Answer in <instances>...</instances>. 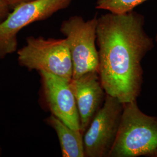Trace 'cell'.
Listing matches in <instances>:
<instances>
[{
  "instance_id": "1",
  "label": "cell",
  "mask_w": 157,
  "mask_h": 157,
  "mask_svg": "<svg viewBox=\"0 0 157 157\" xmlns=\"http://www.w3.org/2000/svg\"><path fill=\"white\" fill-rule=\"evenodd\" d=\"M140 13L108 12L97 17L98 71L107 94L122 103L137 100L143 83V59L154 47Z\"/></svg>"
},
{
  "instance_id": "2",
  "label": "cell",
  "mask_w": 157,
  "mask_h": 157,
  "mask_svg": "<svg viewBox=\"0 0 157 157\" xmlns=\"http://www.w3.org/2000/svg\"><path fill=\"white\" fill-rule=\"evenodd\" d=\"M157 149V116L143 112L137 100L124 103L118 135L108 157H150Z\"/></svg>"
},
{
  "instance_id": "3",
  "label": "cell",
  "mask_w": 157,
  "mask_h": 157,
  "mask_svg": "<svg viewBox=\"0 0 157 157\" xmlns=\"http://www.w3.org/2000/svg\"><path fill=\"white\" fill-rule=\"evenodd\" d=\"M19 64L29 71L52 73L71 81L73 65L67 40L29 37L17 51Z\"/></svg>"
},
{
  "instance_id": "4",
  "label": "cell",
  "mask_w": 157,
  "mask_h": 157,
  "mask_svg": "<svg viewBox=\"0 0 157 157\" xmlns=\"http://www.w3.org/2000/svg\"><path fill=\"white\" fill-rule=\"evenodd\" d=\"M97 17L85 21L74 15L62 22L60 32L65 37L73 65L72 78L97 72L98 54L96 44Z\"/></svg>"
},
{
  "instance_id": "5",
  "label": "cell",
  "mask_w": 157,
  "mask_h": 157,
  "mask_svg": "<svg viewBox=\"0 0 157 157\" xmlns=\"http://www.w3.org/2000/svg\"><path fill=\"white\" fill-rule=\"evenodd\" d=\"M73 0H32L17 6L0 23V59L17 50V35L32 23L67 8Z\"/></svg>"
},
{
  "instance_id": "6",
  "label": "cell",
  "mask_w": 157,
  "mask_h": 157,
  "mask_svg": "<svg viewBox=\"0 0 157 157\" xmlns=\"http://www.w3.org/2000/svg\"><path fill=\"white\" fill-rule=\"evenodd\" d=\"M124 103L107 94L100 110L83 135L85 157H108L117 139Z\"/></svg>"
},
{
  "instance_id": "7",
  "label": "cell",
  "mask_w": 157,
  "mask_h": 157,
  "mask_svg": "<svg viewBox=\"0 0 157 157\" xmlns=\"http://www.w3.org/2000/svg\"><path fill=\"white\" fill-rule=\"evenodd\" d=\"M39 73L43 98L51 114L71 128L81 131L78 109L71 81L52 73Z\"/></svg>"
},
{
  "instance_id": "8",
  "label": "cell",
  "mask_w": 157,
  "mask_h": 157,
  "mask_svg": "<svg viewBox=\"0 0 157 157\" xmlns=\"http://www.w3.org/2000/svg\"><path fill=\"white\" fill-rule=\"evenodd\" d=\"M71 86L78 109L81 132L84 135L95 115L103 106L107 93L97 72L72 78Z\"/></svg>"
},
{
  "instance_id": "9",
  "label": "cell",
  "mask_w": 157,
  "mask_h": 157,
  "mask_svg": "<svg viewBox=\"0 0 157 157\" xmlns=\"http://www.w3.org/2000/svg\"><path fill=\"white\" fill-rule=\"evenodd\" d=\"M45 122L56 132L62 157H85L83 134L80 130L71 128L52 114Z\"/></svg>"
},
{
  "instance_id": "10",
  "label": "cell",
  "mask_w": 157,
  "mask_h": 157,
  "mask_svg": "<svg viewBox=\"0 0 157 157\" xmlns=\"http://www.w3.org/2000/svg\"><path fill=\"white\" fill-rule=\"evenodd\" d=\"M148 0H97L95 8L117 14L132 11L135 8Z\"/></svg>"
},
{
  "instance_id": "11",
  "label": "cell",
  "mask_w": 157,
  "mask_h": 157,
  "mask_svg": "<svg viewBox=\"0 0 157 157\" xmlns=\"http://www.w3.org/2000/svg\"><path fill=\"white\" fill-rule=\"evenodd\" d=\"M11 7L4 0H0V23L2 22L11 12Z\"/></svg>"
},
{
  "instance_id": "12",
  "label": "cell",
  "mask_w": 157,
  "mask_h": 157,
  "mask_svg": "<svg viewBox=\"0 0 157 157\" xmlns=\"http://www.w3.org/2000/svg\"><path fill=\"white\" fill-rule=\"evenodd\" d=\"M4 1L11 7V9H13L17 6H19L23 3L29 2L32 0H4Z\"/></svg>"
},
{
  "instance_id": "13",
  "label": "cell",
  "mask_w": 157,
  "mask_h": 157,
  "mask_svg": "<svg viewBox=\"0 0 157 157\" xmlns=\"http://www.w3.org/2000/svg\"><path fill=\"white\" fill-rule=\"evenodd\" d=\"M149 157H157V149L153 153H152Z\"/></svg>"
},
{
  "instance_id": "14",
  "label": "cell",
  "mask_w": 157,
  "mask_h": 157,
  "mask_svg": "<svg viewBox=\"0 0 157 157\" xmlns=\"http://www.w3.org/2000/svg\"><path fill=\"white\" fill-rule=\"evenodd\" d=\"M154 41L157 43V34H156V35H155V39H154Z\"/></svg>"
}]
</instances>
